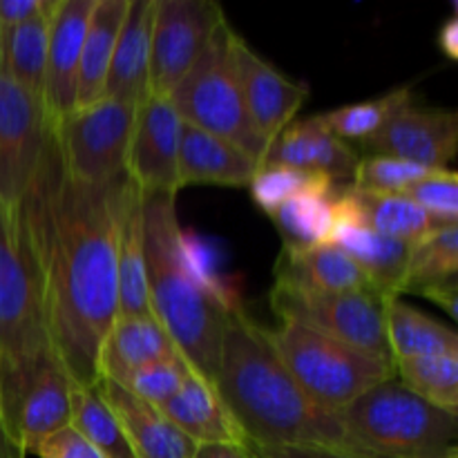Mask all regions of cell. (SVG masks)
I'll return each mask as SVG.
<instances>
[{"label": "cell", "mask_w": 458, "mask_h": 458, "mask_svg": "<svg viewBox=\"0 0 458 458\" xmlns=\"http://www.w3.org/2000/svg\"><path fill=\"white\" fill-rule=\"evenodd\" d=\"M125 179L74 182L52 125L30 191L16 206L38 267L49 343L76 387L98 383V352L119 316L116 213Z\"/></svg>", "instance_id": "1"}, {"label": "cell", "mask_w": 458, "mask_h": 458, "mask_svg": "<svg viewBox=\"0 0 458 458\" xmlns=\"http://www.w3.org/2000/svg\"><path fill=\"white\" fill-rule=\"evenodd\" d=\"M215 389L233 420L255 445H320L369 458L349 434L340 411L309 396L286 371L267 329L246 318H231L224 334Z\"/></svg>", "instance_id": "2"}, {"label": "cell", "mask_w": 458, "mask_h": 458, "mask_svg": "<svg viewBox=\"0 0 458 458\" xmlns=\"http://www.w3.org/2000/svg\"><path fill=\"white\" fill-rule=\"evenodd\" d=\"M174 197L143 192V258L150 313L195 374L215 385L226 327L242 304L201 282L182 246Z\"/></svg>", "instance_id": "3"}, {"label": "cell", "mask_w": 458, "mask_h": 458, "mask_svg": "<svg viewBox=\"0 0 458 458\" xmlns=\"http://www.w3.org/2000/svg\"><path fill=\"white\" fill-rule=\"evenodd\" d=\"M54 358L43 286L25 226L16 208L0 206V419L12 437L27 387Z\"/></svg>", "instance_id": "4"}, {"label": "cell", "mask_w": 458, "mask_h": 458, "mask_svg": "<svg viewBox=\"0 0 458 458\" xmlns=\"http://www.w3.org/2000/svg\"><path fill=\"white\" fill-rule=\"evenodd\" d=\"M340 416L369 458L458 456V414L423 401L398 378L371 387Z\"/></svg>", "instance_id": "5"}, {"label": "cell", "mask_w": 458, "mask_h": 458, "mask_svg": "<svg viewBox=\"0 0 458 458\" xmlns=\"http://www.w3.org/2000/svg\"><path fill=\"white\" fill-rule=\"evenodd\" d=\"M267 338L295 383L329 410L343 411L371 387L396 378V365L389 358L367 353L295 322L280 320L276 329H267Z\"/></svg>", "instance_id": "6"}, {"label": "cell", "mask_w": 458, "mask_h": 458, "mask_svg": "<svg viewBox=\"0 0 458 458\" xmlns=\"http://www.w3.org/2000/svg\"><path fill=\"white\" fill-rule=\"evenodd\" d=\"M235 27L224 18L177 88L170 92L183 123L235 143L262 164L268 143L250 123L233 61Z\"/></svg>", "instance_id": "7"}, {"label": "cell", "mask_w": 458, "mask_h": 458, "mask_svg": "<svg viewBox=\"0 0 458 458\" xmlns=\"http://www.w3.org/2000/svg\"><path fill=\"white\" fill-rule=\"evenodd\" d=\"M137 103L101 97L74 107L54 125L65 173L74 182L101 186L125 177Z\"/></svg>", "instance_id": "8"}, {"label": "cell", "mask_w": 458, "mask_h": 458, "mask_svg": "<svg viewBox=\"0 0 458 458\" xmlns=\"http://www.w3.org/2000/svg\"><path fill=\"white\" fill-rule=\"evenodd\" d=\"M271 309L282 322L309 329L362 349L374 356L394 360L385 327L387 298L378 291H343V293H313L273 284Z\"/></svg>", "instance_id": "9"}, {"label": "cell", "mask_w": 458, "mask_h": 458, "mask_svg": "<svg viewBox=\"0 0 458 458\" xmlns=\"http://www.w3.org/2000/svg\"><path fill=\"white\" fill-rule=\"evenodd\" d=\"M224 18L215 0H155L148 92L170 97Z\"/></svg>", "instance_id": "10"}, {"label": "cell", "mask_w": 458, "mask_h": 458, "mask_svg": "<svg viewBox=\"0 0 458 458\" xmlns=\"http://www.w3.org/2000/svg\"><path fill=\"white\" fill-rule=\"evenodd\" d=\"M52 121L43 101L0 70V206L16 208L38 170Z\"/></svg>", "instance_id": "11"}, {"label": "cell", "mask_w": 458, "mask_h": 458, "mask_svg": "<svg viewBox=\"0 0 458 458\" xmlns=\"http://www.w3.org/2000/svg\"><path fill=\"white\" fill-rule=\"evenodd\" d=\"M182 116L168 97L148 92L139 103L125 173L146 195L177 197Z\"/></svg>", "instance_id": "12"}, {"label": "cell", "mask_w": 458, "mask_h": 458, "mask_svg": "<svg viewBox=\"0 0 458 458\" xmlns=\"http://www.w3.org/2000/svg\"><path fill=\"white\" fill-rule=\"evenodd\" d=\"M233 61L250 123L271 143L298 116L309 98V85L289 79L242 34L233 40Z\"/></svg>", "instance_id": "13"}, {"label": "cell", "mask_w": 458, "mask_h": 458, "mask_svg": "<svg viewBox=\"0 0 458 458\" xmlns=\"http://www.w3.org/2000/svg\"><path fill=\"white\" fill-rule=\"evenodd\" d=\"M365 150L428 168H450L458 152V114L454 110H420L410 101L365 143Z\"/></svg>", "instance_id": "14"}, {"label": "cell", "mask_w": 458, "mask_h": 458, "mask_svg": "<svg viewBox=\"0 0 458 458\" xmlns=\"http://www.w3.org/2000/svg\"><path fill=\"white\" fill-rule=\"evenodd\" d=\"M97 0H56L49 18L45 110L52 123L76 107L81 49Z\"/></svg>", "instance_id": "15"}, {"label": "cell", "mask_w": 458, "mask_h": 458, "mask_svg": "<svg viewBox=\"0 0 458 458\" xmlns=\"http://www.w3.org/2000/svg\"><path fill=\"white\" fill-rule=\"evenodd\" d=\"M360 155L352 143L343 141L320 123L316 114L293 119L271 143L259 165H289V168L322 173L338 182L352 183Z\"/></svg>", "instance_id": "16"}, {"label": "cell", "mask_w": 458, "mask_h": 458, "mask_svg": "<svg viewBox=\"0 0 458 458\" xmlns=\"http://www.w3.org/2000/svg\"><path fill=\"white\" fill-rule=\"evenodd\" d=\"M98 392L121 420L134 458H192L197 443L174 428L157 407L112 380H98Z\"/></svg>", "instance_id": "17"}, {"label": "cell", "mask_w": 458, "mask_h": 458, "mask_svg": "<svg viewBox=\"0 0 458 458\" xmlns=\"http://www.w3.org/2000/svg\"><path fill=\"white\" fill-rule=\"evenodd\" d=\"M258 161L235 143L182 123L179 134V188L210 183V186L249 188L258 173Z\"/></svg>", "instance_id": "18"}, {"label": "cell", "mask_w": 458, "mask_h": 458, "mask_svg": "<svg viewBox=\"0 0 458 458\" xmlns=\"http://www.w3.org/2000/svg\"><path fill=\"white\" fill-rule=\"evenodd\" d=\"M173 356L182 353L152 313L116 318L98 352V380L125 385L137 369Z\"/></svg>", "instance_id": "19"}, {"label": "cell", "mask_w": 458, "mask_h": 458, "mask_svg": "<svg viewBox=\"0 0 458 458\" xmlns=\"http://www.w3.org/2000/svg\"><path fill=\"white\" fill-rule=\"evenodd\" d=\"M276 286L313 291V293H343L371 289L358 264L334 244L298 246L282 244L276 262Z\"/></svg>", "instance_id": "20"}, {"label": "cell", "mask_w": 458, "mask_h": 458, "mask_svg": "<svg viewBox=\"0 0 458 458\" xmlns=\"http://www.w3.org/2000/svg\"><path fill=\"white\" fill-rule=\"evenodd\" d=\"M74 387L58 358L49 360L31 380L13 423V437L25 454H36L45 438L70 428Z\"/></svg>", "instance_id": "21"}, {"label": "cell", "mask_w": 458, "mask_h": 458, "mask_svg": "<svg viewBox=\"0 0 458 458\" xmlns=\"http://www.w3.org/2000/svg\"><path fill=\"white\" fill-rule=\"evenodd\" d=\"M157 410L197 445H208V443L244 445V434L233 420L215 385L195 371H191L177 394Z\"/></svg>", "instance_id": "22"}, {"label": "cell", "mask_w": 458, "mask_h": 458, "mask_svg": "<svg viewBox=\"0 0 458 458\" xmlns=\"http://www.w3.org/2000/svg\"><path fill=\"white\" fill-rule=\"evenodd\" d=\"M155 0H130L123 25L116 36L103 97L141 103L148 97L150 38Z\"/></svg>", "instance_id": "23"}, {"label": "cell", "mask_w": 458, "mask_h": 458, "mask_svg": "<svg viewBox=\"0 0 458 458\" xmlns=\"http://www.w3.org/2000/svg\"><path fill=\"white\" fill-rule=\"evenodd\" d=\"M116 273H119V316L150 313L143 258V192L125 179L116 213Z\"/></svg>", "instance_id": "24"}, {"label": "cell", "mask_w": 458, "mask_h": 458, "mask_svg": "<svg viewBox=\"0 0 458 458\" xmlns=\"http://www.w3.org/2000/svg\"><path fill=\"white\" fill-rule=\"evenodd\" d=\"M403 293L423 295L456 318L458 226H438L411 244Z\"/></svg>", "instance_id": "25"}, {"label": "cell", "mask_w": 458, "mask_h": 458, "mask_svg": "<svg viewBox=\"0 0 458 458\" xmlns=\"http://www.w3.org/2000/svg\"><path fill=\"white\" fill-rule=\"evenodd\" d=\"M329 244L343 249L358 264L371 289L385 298H401L411 244L378 235L362 224H335Z\"/></svg>", "instance_id": "26"}, {"label": "cell", "mask_w": 458, "mask_h": 458, "mask_svg": "<svg viewBox=\"0 0 458 458\" xmlns=\"http://www.w3.org/2000/svg\"><path fill=\"white\" fill-rule=\"evenodd\" d=\"M130 0H97L81 49L79 79H76V107L89 106L103 97L107 70L116 36L123 25Z\"/></svg>", "instance_id": "27"}, {"label": "cell", "mask_w": 458, "mask_h": 458, "mask_svg": "<svg viewBox=\"0 0 458 458\" xmlns=\"http://www.w3.org/2000/svg\"><path fill=\"white\" fill-rule=\"evenodd\" d=\"M385 327H387V343L394 362L407 358L458 353V335L454 329L403 302L401 298H387Z\"/></svg>", "instance_id": "28"}, {"label": "cell", "mask_w": 458, "mask_h": 458, "mask_svg": "<svg viewBox=\"0 0 458 458\" xmlns=\"http://www.w3.org/2000/svg\"><path fill=\"white\" fill-rule=\"evenodd\" d=\"M349 192L358 206L362 226L371 228L389 240L416 244L428 233L441 226L403 192L360 191V188H353L352 183H349Z\"/></svg>", "instance_id": "29"}, {"label": "cell", "mask_w": 458, "mask_h": 458, "mask_svg": "<svg viewBox=\"0 0 458 458\" xmlns=\"http://www.w3.org/2000/svg\"><path fill=\"white\" fill-rule=\"evenodd\" d=\"M70 428L106 458H134L121 420L98 387H74Z\"/></svg>", "instance_id": "30"}, {"label": "cell", "mask_w": 458, "mask_h": 458, "mask_svg": "<svg viewBox=\"0 0 458 458\" xmlns=\"http://www.w3.org/2000/svg\"><path fill=\"white\" fill-rule=\"evenodd\" d=\"M411 101V88H396L392 92L376 98H365V101L349 103V106L334 107L329 112L316 114L320 123L329 132L343 141H358L365 146L369 139H374L380 130L385 128L394 112L401 110L405 103Z\"/></svg>", "instance_id": "31"}, {"label": "cell", "mask_w": 458, "mask_h": 458, "mask_svg": "<svg viewBox=\"0 0 458 458\" xmlns=\"http://www.w3.org/2000/svg\"><path fill=\"white\" fill-rule=\"evenodd\" d=\"M334 195H298L282 204L271 219L276 222L277 231L282 235V244L309 249V246L329 244V237L334 233Z\"/></svg>", "instance_id": "32"}, {"label": "cell", "mask_w": 458, "mask_h": 458, "mask_svg": "<svg viewBox=\"0 0 458 458\" xmlns=\"http://www.w3.org/2000/svg\"><path fill=\"white\" fill-rule=\"evenodd\" d=\"M396 376L423 401L458 414V353L396 360Z\"/></svg>", "instance_id": "33"}, {"label": "cell", "mask_w": 458, "mask_h": 458, "mask_svg": "<svg viewBox=\"0 0 458 458\" xmlns=\"http://www.w3.org/2000/svg\"><path fill=\"white\" fill-rule=\"evenodd\" d=\"M250 197L259 210L271 217L282 204L298 195H334L335 182L322 173L289 168V165H259L253 182L249 183Z\"/></svg>", "instance_id": "34"}, {"label": "cell", "mask_w": 458, "mask_h": 458, "mask_svg": "<svg viewBox=\"0 0 458 458\" xmlns=\"http://www.w3.org/2000/svg\"><path fill=\"white\" fill-rule=\"evenodd\" d=\"M432 173H437V168H428L414 161L387 155H362L358 159L352 186L371 192H405Z\"/></svg>", "instance_id": "35"}, {"label": "cell", "mask_w": 458, "mask_h": 458, "mask_svg": "<svg viewBox=\"0 0 458 458\" xmlns=\"http://www.w3.org/2000/svg\"><path fill=\"white\" fill-rule=\"evenodd\" d=\"M191 371L192 369L188 367V362L183 360L182 356L164 358V360L150 362V365L134 371L121 387H125L130 394L141 398L148 405L159 407L164 405L168 398H173L174 394H177L183 378H186Z\"/></svg>", "instance_id": "36"}, {"label": "cell", "mask_w": 458, "mask_h": 458, "mask_svg": "<svg viewBox=\"0 0 458 458\" xmlns=\"http://www.w3.org/2000/svg\"><path fill=\"white\" fill-rule=\"evenodd\" d=\"M403 195L416 201L441 226H458V174L452 168L437 170Z\"/></svg>", "instance_id": "37"}, {"label": "cell", "mask_w": 458, "mask_h": 458, "mask_svg": "<svg viewBox=\"0 0 458 458\" xmlns=\"http://www.w3.org/2000/svg\"><path fill=\"white\" fill-rule=\"evenodd\" d=\"M38 458H106L97 447L89 445L81 434L72 428H63L61 432L45 438L36 450Z\"/></svg>", "instance_id": "38"}, {"label": "cell", "mask_w": 458, "mask_h": 458, "mask_svg": "<svg viewBox=\"0 0 458 458\" xmlns=\"http://www.w3.org/2000/svg\"><path fill=\"white\" fill-rule=\"evenodd\" d=\"M250 458H358L347 452L320 445H255L244 443Z\"/></svg>", "instance_id": "39"}, {"label": "cell", "mask_w": 458, "mask_h": 458, "mask_svg": "<svg viewBox=\"0 0 458 458\" xmlns=\"http://www.w3.org/2000/svg\"><path fill=\"white\" fill-rule=\"evenodd\" d=\"M49 0H0V27H13L38 16Z\"/></svg>", "instance_id": "40"}, {"label": "cell", "mask_w": 458, "mask_h": 458, "mask_svg": "<svg viewBox=\"0 0 458 458\" xmlns=\"http://www.w3.org/2000/svg\"><path fill=\"white\" fill-rule=\"evenodd\" d=\"M437 43H438V49H441L447 58L456 61L458 58V16L456 13H452V16L443 22L441 30H438Z\"/></svg>", "instance_id": "41"}, {"label": "cell", "mask_w": 458, "mask_h": 458, "mask_svg": "<svg viewBox=\"0 0 458 458\" xmlns=\"http://www.w3.org/2000/svg\"><path fill=\"white\" fill-rule=\"evenodd\" d=\"M192 458H250L244 445H233V443H208V445H197Z\"/></svg>", "instance_id": "42"}, {"label": "cell", "mask_w": 458, "mask_h": 458, "mask_svg": "<svg viewBox=\"0 0 458 458\" xmlns=\"http://www.w3.org/2000/svg\"><path fill=\"white\" fill-rule=\"evenodd\" d=\"M0 458H27L22 447L18 445V441L7 429V425L3 423V419H0Z\"/></svg>", "instance_id": "43"}, {"label": "cell", "mask_w": 458, "mask_h": 458, "mask_svg": "<svg viewBox=\"0 0 458 458\" xmlns=\"http://www.w3.org/2000/svg\"><path fill=\"white\" fill-rule=\"evenodd\" d=\"M454 458H458V456H454Z\"/></svg>", "instance_id": "44"}]
</instances>
